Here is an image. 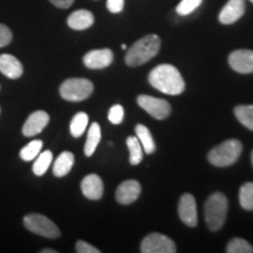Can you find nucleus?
<instances>
[{"mask_svg":"<svg viewBox=\"0 0 253 253\" xmlns=\"http://www.w3.org/2000/svg\"><path fill=\"white\" fill-rule=\"evenodd\" d=\"M202 1L203 0H182L176 7L177 13L179 15H188L192 13L202 4Z\"/></svg>","mask_w":253,"mask_h":253,"instance_id":"obj_28","label":"nucleus"},{"mask_svg":"<svg viewBox=\"0 0 253 253\" xmlns=\"http://www.w3.org/2000/svg\"><path fill=\"white\" fill-rule=\"evenodd\" d=\"M125 7V0H107V8L112 13H120Z\"/></svg>","mask_w":253,"mask_h":253,"instance_id":"obj_32","label":"nucleus"},{"mask_svg":"<svg viewBox=\"0 0 253 253\" xmlns=\"http://www.w3.org/2000/svg\"><path fill=\"white\" fill-rule=\"evenodd\" d=\"M41 253H56V251L52 249H43V250H41Z\"/></svg>","mask_w":253,"mask_h":253,"instance_id":"obj_34","label":"nucleus"},{"mask_svg":"<svg viewBox=\"0 0 253 253\" xmlns=\"http://www.w3.org/2000/svg\"><path fill=\"white\" fill-rule=\"evenodd\" d=\"M49 122V115L43 110H38L28 116L23 126L24 136H36L45 129Z\"/></svg>","mask_w":253,"mask_h":253,"instance_id":"obj_13","label":"nucleus"},{"mask_svg":"<svg viewBox=\"0 0 253 253\" xmlns=\"http://www.w3.org/2000/svg\"><path fill=\"white\" fill-rule=\"evenodd\" d=\"M126 145L129 149V162L132 166L140 164L143 160V151H142V145L137 136H129L126 138Z\"/></svg>","mask_w":253,"mask_h":253,"instance_id":"obj_21","label":"nucleus"},{"mask_svg":"<svg viewBox=\"0 0 253 253\" xmlns=\"http://www.w3.org/2000/svg\"><path fill=\"white\" fill-rule=\"evenodd\" d=\"M135 130H136V136H137L141 145H143V149L145 153L153 154L155 149H156V145H155V141L149 129L143 125H137L136 126Z\"/></svg>","mask_w":253,"mask_h":253,"instance_id":"obj_20","label":"nucleus"},{"mask_svg":"<svg viewBox=\"0 0 253 253\" xmlns=\"http://www.w3.org/2000/svg\"><path fill=\"white\" fill-rule=\"evenodd\" d=\"M82 194L90 201H99L103 196V182L99 176L90 173L81 182Z\"/></svg>","mask_w":253,"mask_h":253,"instance_id":"obj_15","label":"nucleus"},{"mask_svg":"<svg viewBox=\"0 0 253 253\" xmlns=\"http://www.w3.org/2000/svg\"><path fill=\"white\" fill-rule=\"evenodd\" d=\"M49 1L59 8H68L71 7L75 0H49Z\"/></svg>","mask_w":253,"mask_h":253,"instance_id":"obj_33","label":"nucleus"},{"mask_svg":"<svg viewBox=\"0 0 253 253\" xmlns=\"http://www.w3.org/2000/svg\"><path fill=\"white\" fill-rule=\"evenodd\" d=\"M235 115L243 126L250 130H253V104L237 106L235 108Z\"/></svg>","mask_w":253,"mask_h":253,"instance_id":"obj_22","label":"nucleus"},{"mask_svg":"<svg viewBox=\"0 0 253 253\" xmlns=\"http://www.w3.org/2000/svg\"><path fill=\"white\" fill-rule=\"evenodd\" d=\"M0 113H1V108H0Z\"/></svg>","mask_w":253,"mask_h":253,"instance_id":"obj_38","label":"nucleus"},{"mask_svg":"<svg viewBox=\"0 0 253 253\" xmlns=\"http://www.w3.org/2000/svg\"><path fill=\"white\" fill-rule=\"evenodd\" d=\"M101 141V128L99 123L94 122L93 125L89 126L87 135V141L84 144V155L86 156H91L96 150L97 145H99Z\"/></svg>","mask_w":253,"mask_h":253,"instance_id":"obj_19","label":"nucleus"},{"mask_svg":"<svg viewBox=\"0 0 253 253\" xmlns=\"http://www.w3.org/2000/svg\"><path fill=\"white\" fill-rule=\"evenodd\" d=\"M73 166H74V155L71 151H63L53 164V173L56 177H63L71 171Z\"/></svg>","mask_w":253,"mask_h":253,"instance_id":"obj_18","label":"nucleus"},{"mask_svg":"<svg viewBox=\"0 0 253 253\" xmlns=\"http://www.w3.org/2000/svg\"><path fill=\"white\" fill-rule=\"evenodd\" d=\"M137 103L141 108H143L149 115L157 120H164L171 113V106L168 101L149 95H140L137 97Z\"/></svg>","mask_w":253,"mask_h":253,"instance_id":"obj_8","label":"nucleus"},{"mask_svg":"<svg viewBox=\"0 0 253 253\" xmlns=\"http://www.w3.org/2000/svg\"><path fill=\"white\" fill-rule=\"evenodd\" d=\"M231 68L240 74H251L253 73V50L237 49L233 50L229 56Z\"/></svg>","mask_w":253,"mask_h":253,"instance_id":"obj_9","label":"nucleus"},{"mask_svg":"<svg viewBox=\"0 0 253 253\" xmlns=\"http://www.w3.org/2000/svg\"><path fill=\"white\" fill-rule=\"evenodd\" d=\"M88 126V115L86 113L81 112L75 114L71 122V134L74 137H80V136L86 131Z\"/></svg>","mask_w":253,"mask_h":253,"instance_id":"obj_24","label":"nucleus"},{"mask_svg":"<svg viewBox=\"0 0 253 253\" xmlns=\"http://www.w3.org/2000/svg\"><path fill=\"white\" fill-rule=\"evenodd\" d=\"M149 82L154 88L168 95H179L185 89V82L175 66L160 65L149 74Z\"/></svg>","mask_w":253,"mask_h":253,"instance_id":"obj_1","label":"nucleus"},{"mask_svg":"<svg viewBox=\"0 0 253 253\" xmlns=\"http://www.w3.org/2000/svg\"><path fill=\"white\" fill-rule=\"evenodd\" d=\"M68 26L75 31H84L94 24V15L87 9H78L67 19Z\"/></svg>","mask_w":253,"mask_h":253,"instance_id":"obj_17","label":"nucleus"},{"mask_svg":"<svg viewBox=\"0 0 253 253\" xmlns=\"http://www.w3.org/2000/svg\"><path fill=\"white\" fill-rule=\"evenodd\" d=\"M243 150L242 142L238 140H227L214 147L208 155V160L214 167H230L236 163Z\"/></svg>","mask_w":253,"mask_h":253,"instance_id":"obj_4","label":"nucleus"},{"mask_svg":"<svg viewBox=\"0 0 253 253\" xmlns=\"http://www.w3.org/2000/svg\"><path fill=\"white\" fill-rule=\"evenodd\" d=\"M24 225L28 231L46 238H58L60 237L59 227L49 218L39 213H31L25 216Z\"/></svg>","mask_w":253,"mask_h":253,"instance_id":"obj_6","label":"nucleus"},{"mask_svg":"<svg viewBox=\"0 0 253 253\" xmlns=\"http://www.w3.org/2000/svg\"><path fill=\"white\" fill-rule=\"evenodd\" d=\"M250 1H251V2H253V0H250Z\"/></svg>","mask_w":253,"mask_h":253,"instance_id":"obj_37","label":"nucleus"},{"mask_svg":"<svg viewBox=\"0 0 253 253\" xmlns=\"http://www.w3.org/2000/svg\"><path fill=\"white\" fill-rule=\"evenodd\" d=\"M123 118H125V109L121 104H115L110 108L108 113V119L113 125H120L122 123Z\"/></svg>","mask_w":253,"mask_h":253,"instance_id":"obj_29","label":"nucleus"},{"mask_svg":"<svg viewBox=\"0 0 253 253\" xmlns=\"http://www.w3.org/2000/svg\"><path fill=\"white\" fill-rule=\"evenodd\" d=\"M161 48V39L156 34H149L137 40L128 49L126 54V63L130 67L143 65L157 55Z\"/></svg>","mask_w":253,"mask_h":253,"instance_id":"obj_2","label":"nucleus"},{"mask_svg":"<svg viewBox=\"0 0 253 253\" xmlns=\"http://www.w3.org/2000/svg\"><path fill=\"white\" fill-rule=\"evenodd\" d=\"M251 160H252V166H253V151H252V156H251Z\"/></svg>","mask_w":253,"mask_h":253,"instance_id":"obj_36","label":"nucleus"},{"mask_svg":"<svg viewBox=\"0 0 253 253\" xmlns=\"http://www.w3.org/2000/svg\"><path fill=\"white\" fill-rule=\"evenodd\" d=\"M141 190V184L135 179H128V181L122 182L116 189V201L122 205L134 203L136 199L140 197Z\"/></svg>","mask_w":253,"mask_h":253,"instance_id":"obj_11","label":"nucleus"},{"mask_svg":"<svg viewBox=\"0 0 253 253\" xmlns=\"http://www.w3.org/2000/svg\"><path fill=\"white\" fill-rule=\"evenodd\" d=\"M229 253H253V246L243 238H233L226 246Z\"/></svg>","mask_w":253,"mask_h":253,"instance_id":"obj_27","label":"nucleus"},{"mask_svg":"<svg viewBox=\"0 0 253 253\" xmlns=\"http://www.w3.org/2000/svg\"><path fill=\"white\" fill-rule=\"evenodd\" d=\"M227 198L221 192H214L205 202L204 213L209 230L218 231L225 223L227 214Z\"/></svg>","mask_w":253,"mask_h":253,"instance_id":"obj_3","label":"nucleus"},{"mask_svg":"<svg viewBox=\"0 0 253 253\" xmlns=\"http://www.w3.org/2000/svg\"><path fill=\"white\" fill-rule=\"evenodd\" d=\"M12 41V32L7 26L0 24V47L7 46Z\"/></svg>","mask_w":253,"mask_h":253,"instance_id":"obj_30","label":"nucleus"},{"mask_svg":"<svg viewBox=\"0 0 253 253\" xmlns=\"http://www.w3.org/2000/svg\"><path fill=\"white\" fill-rule=\"evenodd\" d=\"M114 54L109 48L94 49L84 56V63L89 69H102L112 65Z\"/></svg>","mask_w":253,"mask_h":253,"instance_id":"obj_12","label":"nucleus"},{"mask_svg":"<svg viewBox=\"0 0 253 253\" xmlns=\"http://www.w3.org/2000/svg\"><path fill=\"white\" fill-rule=\"evenodd\" d=\"M93 90V84L87 79H68L60 86V95L62 99L72 102H80L88 99Z\"/></svg>","mask_w":253,"mask_h":253,"instance_id":"obj_5","label":"nucleus"},{"mask_svg":"<svg viewBox=\"0 0 253 253\" xmlns=\"http://www.w3.org/2000/svg\"><path fill=\"white\" fill-rule=\"evenodd\" d=\"M52 161H53L52 151L46 150V151H43V153H40L39 155H38L36 162H34V164H33L34 175L42 176L43 173L48 170L49 166L52 164Z\"/></svg>","mask_w":253,"mask_h":253,"instance_id":"obj_23","label":"nucleus"},{"mask_svg":"<svg viewBox=\"0 0 253 253\" xmlns=\"http://www.w3.org/2000/svg\"><path fill=\"white\" fill-rule=\"evenodd\" d=\"M75 250H77V252L79 253H100L99 249L88 244L87 242H84V240H79L77 245H75Z\"/></svg>","mask_w":253,"mask_h":253,"instance_id":"obj_31","label":"nucleus"},{"mask_svg":"<svg viewBox=\"0 0 253 253\" xmlns=\"http://www.w3.org/2000/svg\"><path fill=\"white\" fill-rule=\"evenodd\" d=\"M121 48L122 49H126V45H125V43H123V45L121 46Z\"/></svg>","mask_w":253,"mask_h":253,"instance_id":"obj_35","label":"nucleus"},{"mask_svg":"<svg viewBox=\"0 0 253 253\" xmlns=\"http://www.w3.org/2000/svg\"><path fill=\"white\" fill-rule=\"evenodd\" d=\"M175 243L161 233H150L141 243L142 253H175Z\"/></svg>","mask_w":253,"mask_h":253,"instance_id":"obj_7","label":"nucleus"},{"mask_svg":"<svg viewBox=\"0 0 253 253\" xmlns=\"http://www.w3.org/2000/svg\"><path fill=\"white\" fill-rule=\"evenodd\" d=\"M245 12V0H229L219 13V21L223 25L235 24Z\"/></svg>","mask_w":253,"mask_h":253,"instance_id":"obj_14","label":"nucleus"},{"mask_svg":"<svg viewBox=\"0 0 253 253\" xmlns=\"http://www.w3.org/2000/svg\"><path fill=\"white\" fill-rule=\"evenodd\" d=\"M239 203L244 210L253 211V183L248 182L239 190Z\"/></svg>","mask_w":253,"mask_h":253,"instance_id":"obj_25","label":"nucleus"},{"mask_svg":"<svg viewBox=\"0 0 253 253\" xmlns=\"http://www.w3.org/2000/svg\"><path fill=\"white\" fill-rule=\"evenodd\" d=\"M0 72L8 79H19L23 75L24 68L21 62L11 54L0 55Z\"/></svg>","mask_w":253,"mask_h":253,"instance_id":"obj_16","label":"nucleus"},{"mask_svg":"<svg viewBox=\"0 0 253 253\" xmlns=\"http://www.w3.org/2000/svg\"><path fill=\"white\" fill-rule=\"evenodd\" d=\"M178 216L185 225L195 227L197 225V207L194 196L190 194H184L179 199L178 204Z\"/></svg>","mask_w":253,"mask_h":253,"instance_id":"obj_10","label":"nucleus"},{"mask_svg":"<svg viewBox=\"0 0 253 253\" xmlns=\"http://www.w3.org/2000/svg\"><path fill=\"white\" fill-rule=\"evenodd\" d=\"M41 148H42V141L34 140L25 145L23 149L20 150V153H19V156L23 161L30 162V161H33L34 158H37L38 155L40 154Z\"/></svg>","mask_w":253,"mask_h":253,"instance_id":"obj_26","label":"nucleus"}]
</instances>
